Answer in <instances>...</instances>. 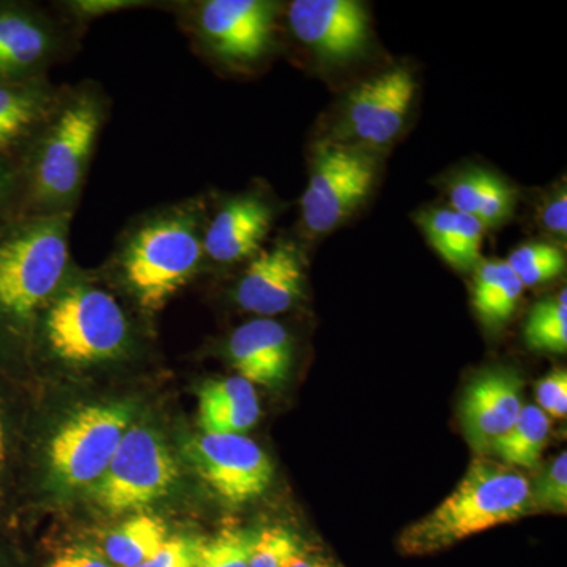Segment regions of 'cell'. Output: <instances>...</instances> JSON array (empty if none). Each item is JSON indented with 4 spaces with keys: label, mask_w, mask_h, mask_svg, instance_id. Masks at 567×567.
<instances>
[{
    "label": "cell",
    "mask_w": 567,
    "mask_h": 567,
    "mask_svg": "<svg viewBox=\"0 0 567 567\" xmlns=\"http://www.w3.org/2000/svg\"><path fill=\"white\" fill-rule=\"evenodd\" d=\"M10 185V175L7 173L6 166L0 164V200L6 196L7 189H9Z\"/></svg>",
    "instance_id": "d590c367"
},
{
    "label": "cell",
    "mask_w": 567,
    "mask_h": 567,
    "mask_svg": "<svg viewBox=\"0 0 567 567\" xmlns=\"http://www.w3.org/2000/svg\"><path fill=\"white\" fill-rule=\"evenodd\" d=\"M539 224L546 233L558 238L567 235V193L566 185L544 197L539 210Z\"/></svg>",
    "instance_id": "d6a6232c"
},
{
    "label": "cell",
    "mask_w": 567,
    "mask_h": 567,
    "mask_svg": "<svg viewBox=\"0 0 567 567\" xmlns=\"http://www.w3.org/2000/svg\"><path fill=\"white\" fill-rule=\"evenodd\" d=\"M532 513L528 477L480 457L442 505L401 533L398 548L409 557H423Z\"/></svg>",
    "instance_id": "3957f363"
},
{
    "label": "cell",
    "mask_w": 567,
    "mask_h": 567,
    "mask_svg": "<svg viewBox=\"0 0 567 567\" xmlns=\"http://www.w3.org/2000/svg\"><path fill=\"white\" fill-rule=\"evenodd\" d=\"M132 417L126 404L87 405L71 413L48 446L54 483L63 491L92 487L106 472Z\"/></svg>",
    "instance_id": "9c48e42d"
},
{
    "label": "cell",
    "mask_w": 567,
    "mask_h": 567,
    "mask_svg": "<svg viewBox=\"0 0 567 567\" xmlns=\"http://www.w3.org/2000/svg\"><path fill=\"white\" fill-rule=\"evenodd\" d=\"M305 555V544L289 528L267 527L257 532L248 567H290Z\"/></svg>",
    "instance_id": "4316f807"
},
{
    "label": "cell",
    "mask_w": 567,
    "mask_h": 567,
    "mask_svg": "<svg viewBox=\"0 0 567 567\" xmlns=\"http://www.w3.org/2000/svg\"><path fill=\"white\" fill-rule=\"evenodd\" d=\"M524 379L513 368L494 365L477 372L458 405L462 431L476 454L491 453L492 446L516 424L524 409Z\"/></svg>",
    "instance_id": "2e32d148"
},
{
    "label": "cell",
    "mask_w": 567,
    "mask_h": 567,
    "mask_svg": "<svg viewBox=\"0 0 567 567\" xmlns=\"http://www.w3.org/2000/svg\"><path fill=\"white\" fill-rule=\"evenodd\" d=\"M207 196L140 213L126 223L107 260L110 274L142 315L166 308L204 270Z\"/></svg>",
    "instance_id": "6da1fadb"
},
{
    "label": "cell",
    "mask_w": 567,
    "mask_h": 567,
    "mask_svg": "<svg viewBox=\"0 0 567 567\" xmlns=\"http://www.w3.org/2000/svg\"><path fill=\"white\" fill-rule=\"evenodd\" d=\"M550 431V417L539 406L525 405L516 424L492 446L491 454L507 466L536 468Z\"/></svg>",
    "instance_id": "603a6c76"
},
{
    "label": "cell",
    "mask_w": 567,
    "mask_h": 567,
    "mask_svg": "<svg viewBox=\"0 0 567 567\" xmlns=\"http://www.w3.org/2000/svg\"><path fill=\"white\" fill-rule=\"evenodd\" d=\"M224 353L238 377L251 385L279 388L292 372L293 339L278 320L257 317L235 328Z\"/></svg>",
    "instance_id": "e0dca14e"
},
{
    "label": "cell",
    "mask_w": 567,
    "mask_h": 567,
    "mask_svg": "<svg viewBox=\"0 0 567 567\" xmlns=\"http://www.w3.org/2000/svg\"><path fill=\"white\" fill-rule=\"evenodd\" d=\"M35 327L48 353L71 368L122 360L134 346L133 322L117 295L76 265Z\"/></svg>",
    "instance_id": "277c9868"
},
{
    "label": "cell",
    "mask_w": 567,
    "mask_h": 567,
    "mask_svg": "<svg viewBox=\"0 0 567 567\" xmlns=\"http://www.w3.org/2000/svg\"><path fill=\"white\" fill-rule=\"evenodd\" d=\"M199 537H167L162 547L137 567H194Z\"/></svg>",
    "instance_id": "4dcf8cb0"
},
{
    "label": "cell",
    "mask_w": 567,
    "mask_h": 567,
    "mask_svg": "<svg viewBox=\"0 0 567 567\" xmlns=\"http://www.w3.org/2000/svg\"><path fill=\"white\" fill-rule=\"evenodd\" d=\"M110 112L99 82L63 85L54 111L25 148L22 216H74Z\"/></svg>",
    "instance_id": "7a4b0ae2"
},
{
    "label": "cell",
    "mask_w": 567,
    "mask_h": 567,
    "mask_svg": "<svg viewBox=\"0 0 567 567\" xmlns=\"http://www.w3.org/2000/svg\"><path fill=\"white\" fill-rule=\"evenodd\" d=\"M286 20L295 39L331 65L354 61L371 43V17L357 0H293Z\"/></svg>",
    "instance_id": "5bb4252c"
},
{
    "label": "cell",
    "mask_w": 567,
    "mask_h": 567,
    "mask_svg": "<svg viewBox=\"0 0 567 567\" xmlns=\"http://www.w3.org/2000/svg\"><path fill=\"white\" fill-rule=\"evenodd\" d=\"M446 194L450 208L473 216L486 229L509 221L516 212V189L491 171L472 167L454 175L447 183Z\"/></svg>",
    "instance_id": "ffe728a7"
},
{
    "label": "cell",
    "mask_w": 567,
    "mask_h": 567,
    "mask_svg": "<svg viewBox=\"0 0 567 567\" xmlns=\"http://www.w3.org/2000/svg\"><path fill=\"white\" fill-rule=\"evenodd\" d=\"M63 17L85 29V25L106 14L121 13V11L147 9L156 6V2L145 0H65V2L52 3Z\"/></svg>",
    "instance_id": "f546056e"
},
{
    "label": "cell",
    "mask_w": 567,
    "mask_h": 567,
    "mask_svg": "<svg viewBox=\"0 0 567 567\" xmlns=\"http://www.w3.org/2000/svg\"><path fill=\"white\" fill-rule=\"evenodd\" d=\"M6 461V434H3L2 423H0V466Z\"/></svg>",
    "instance_id": "8d00e7d4"
},
{
    "label": "cell",
    "mask_w": 567,
    "mask_h": 567,
    "mask_svg": "<svg viewBox=\"0 0 567 567\" xmlns=\"http://www.w3.org/2000/svg\"><path fill=\"white\" fill-rule=\"evenodd\" d=\"M473 278L472 303L481 322L492 330L505 327L516 315L525 287L506 260H481Z\"/></svg>",
    "instance_id": "44dd1931"
},
{
    "label": "cell",
    "mask_w": 567,
    "mask_h": 567,
    "mask_svg": "<svg viewBox=\"0 0 567 567\" xmlns=\"http://www.w3.org/2000/svg\"><path fill=\"white\" fill-rule=\"evenodd\" d=\"M532 488L533 513L566 514L567 511V453L563 451L550 464L540 470Z\"/></svg>",
    "instance_id": "83f0119b"
},
{
    "label": "cell",
    "mask_w": 567,
    "mask_h": 567,
    "mask_svg": "<svg viewBox=\"0 0 567 567\" xmlns=\"http://www.w3.org/2000/svg\"><path fill=\"white\" fill-rule=\"evenodd\" d=\"M194 50L229 71L257 69L276 48L282 3L271 0H200L174 3Z\"/></svg>",
    "instance_id": "8992f818"
},
{
    "label": "cell",
    "mask_w": 567,
    "mask_h": 567,
    "mask_svg": "<svg viewBox=\"0 0 567 567\" xmlns=\"http://www.w3.org/2000/svg\"><path fill=\"white\" fill-rule=\"evenodd\" d=\"M44 567H114L103 555L91 548L71 547L51 559Z\"/></svg>",
    "instance_id": "836d02e7"
},
{
    "label": "cell",
    "mask_w": 567,
    "mask_h": 567,
    "mask_svg": "<svg viewBox=\"0 0 567 567\" xmlns=\"http://www.w3.org/2000/svg\"><path fill=\"white\" fill-rule=\"evenodd\" d=\"M379 173L380 152L331 140L317 144L300 203L305 234L322 237L349 221L371 196Z\"/></svg>",
    "instance_id": "52a82bcc"
},
{
    "label": "cell",
    "mask_w": 567,
    "mask_h": 567,
    "mask_svg": "<svg viewBox=\"0 0 567 567\" xmlns=\"http://www.w3.org/2000/svg\"><path fill=\"white\" fill-rule=\"evenodd\" d=\"M536 399L539 409L547 416L566 417L567 415V372L566 369H555L548 372L536 386Z\"/></svg>",
    "instance_id": "1f68e13d"
},
{
    "label": "cell",
    "mask_w": 567,
    "mask_h": 567,
    "mask_svg": "<svg viewBox=\"0 0 567 567\" xmlns=\"http://www.w3.org/2000/svg\"><path fill=\"white\" fill-rule=\"evenodd\" d=\"M257 532L227 528L199 539L194 567H248Z\"/></svg>",
    "instance_id": "484cf974"
},
{
    "label": "cell",
    "mask_w": 567,
    "mask_h": 567,
    "mask_svg": "<svg viewBox=\"0 0 567 567\" xmlns=\"http://www.w3.org/2000/svg\"><path fill=\"white\" fill-rule=\"evenodd\" d=\"M188 456L200 480L230 506L254 502L274 481V462L245 435L203 432L189 443Z\"/></svg>",
    "instance_id": "7c38bea8"
},
{
    "label": "cell",
    "mask_w": 567,
    "mask_h": 567,
    "mask_svg": "<svg viewBox=\"0 0 567 567\" xmlns=\"http://www.w3.org/2000/svg\"><path fill=\"white\" fill-rule=\"evenodd\" d=\"M177 461L148 425H130L106 472L91 487L93 503L112 516L144 509L177 484Z\"/></svg>",
    "instance_id": "ba28073f"
},
{
    "label": "cell",
    "mask_w": 567,
    "mask_h": 567,
    "mask_svg": "<svg viewBox=\"0 0 567 567\" xmlns=\"http://www.w3.org/2000/svg\"><path fill=\"white\" fill-rule=\"evenodd\" d=\"M234 301L241 311L259 319L289 312L306 297V262L300 246L278 240L245 264L234 287Z\"/></svg>",
    "instance_id": "9a60e30c"
},
{
    "label": "cell",
    "mask_w": 567,
    "mask_h": 567,
    "mask_svg": "<svg viewBox=\"0 0 567 567\" xmlns=\"http://www.w3.org/2000/svg\"><path fill=\"white\" fill-rule=\"evenodd\" d=\"M290 567H334L330 563L322 561V559H316L305 555V557L298 558Z\"/></svg>",
    "instance_id": "e575fe53"
},
{
    "label": "cell",
    "mask_w": 567,
    "mask_h": 567,
    "mask_svg": "<svg viewBox=\"0 0 567 567\" xmlns=\"http://www.w3.org/2000/svg\"><path fill=\"white\" fill-rule=\"evenodd\" d=\"M278 207L262 189L227 194L210 203L204 223L205 262L233 267L262 251Z\"/></svg>",
    "instance_id": "4fadbf2b"
},
{
    "label": "cell",
    "mask_w": 567,
    "mask_h": 567,
    "mask_svg": "<svg viewBox=\"0 0 567 567\" xmlns=\"http://www.w3.org/2000/svg\"><path fill=\"white\" fill-rule=\"evenodd\" d=\"M62 87L48 80L0 82V153L29 147L54 111Z\"/></svg>",
    "instance_id": "ac0fdd59"
},
{
    "label": "cell",
    "mask_w": 567,
    "mask_h": 567,
    "mask_svg": "<svg viewBox=\"0 0 567 567\" xmlns=\"http://www.w3.org/2000/svg\"><path fill=\"white\" fill-rule=\"evenodd\" d=\"M416 221L434 251L458 271L456 212L450 207L427 208Z\"/></svg>",
    "instance_id": "f1b7e54d"
},
{
    "label": "cell",
    "mask_w": 567,
    "mask_h": 567,
    "mask_svg": "<svg viewBox=\"0 0 567 567\" xmlns=\"http://www.w3.org/2000/svg\"><path fill=\"white\" fill-rule=\"evenodd\" d=\"M567 292L537 301L525 323L524 339L536 352L566 353L567 350Z\"/></svg>",
    "instance_id": "cb8c5ba5"
},
{
    "label": "cell",
    "mask_w": 567,
    "mask_h": 567,
    "mask_svg": "<svg viewBox=\"0 0 567 567\" xmlns=\"http://www.w3.org/2000/svg\"><path fill=\"white\" fill-rule=\"evenodd\" d=\"M415 99L412 70L395 65L380 71L347 93L328 140L383 151L405 128Z\"/></svg>",
    "instance_id": "30bf717a"
},
{
    "label": "cell",
    "mask_w": 567,
    "mask_h": 567,
    "mask_svg": "<svg viewBox=\"0 0 567 567\" xmlns=\"http://www.w3.org/2000/svg\"><path fill=\"white\" fill-rule=\"evenodd\" d=\"M82 32L54 6L0 7V82L47 80L48 69L78 50Z\"/></svg>",
    "instance_id": "8fae6325"
},
{
    "label": "cell",
    "mask_w": 567,
    "mask_h": 567,
    "mask_svg": "<svg viewBox=\"0 0 567 567\" xmlns=\"http://www.w3.org/2000/svg\"><path fill=\"white\" fill-rule=\"evenodd\" d=\"M522 286L535 287L554 281L566 271V256L561 249L544 241L518 246L506 260Z\"/></svg>",
    "instance_id": "d4e9b609"
},
{
    "label": "cell",
    "mask_w": 567,
    "mask_h": 567,
    "mask_svg": "<svg viewBox=\"0 0 567 567\" xmlns=\"http://www.w3.org/2000/svg\"><path fill=\"white\" fill-rule=\"evenodd\" d=\"M166 539L167 527L162 518L136 514L106 536L104 558L112 566L137 567L151 558Z\"/></svg>",
    "instance_id": "7402d4cb"
},
{
    "label": "cell",
    "mask_w": 567,
    "mask_h": 567,
    "mask_svg": "<svg viewBox=\"0 0 567 567\" xmlns=\"http://www.w3.org/2000/svg\"><path fill=\"white\" fill-rule=\"evenodd\" d=\"M259 417V398L248 380L227 377L200 388L199 425L205 434L244 435Z\"/></svg>",
    "instance_id": "d6986e66"
},
{
    "label": "cell",
    "mask_w": 567,
    "mask_h": 567,
    "mask_svg": "<svg viewBox=\"0 0 567 567\" xmlns=\"http://www.w3.org/2000/svg\"><path fill=\"white\" fill-rule=\"evenodd\" d=\"M73 215L22 216L0 234V319L29 330L74 267Z\"/></svg>",
    "instance_id": "5b68a950"
}]
</instances>
